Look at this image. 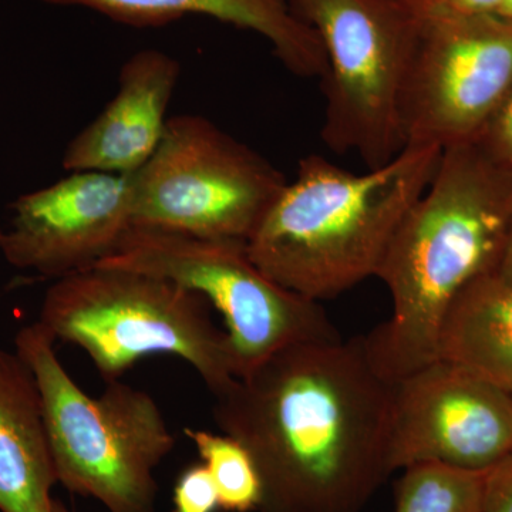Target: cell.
<instances>
[{
    "label": "cell",
    "mask_w": 512,
    "mask_h": 512,
    "mask_svg": "<svg viewBox=\"0 0 512 512\" xmlns=\"http://www.w3.org/2000/svg\"><path fill=\"white\" fill-rule=\"evenodd\" d=\"M396 383L366 335L289 346L214 394L261 481L258 512H362L394 473Z\"/></svg>",
    "instance_id": "1"
},
{
    "label": "cell",
    "mask_w": 512,
    "mask_h": 512,
    "mask_svg": "<svg viewBox=\"0 0 512 512\" xmlns=\"http://www.w3.org/2000/svg\"><path fill=\"white\" fill-rule=\"evenodd\" d=\"M511 218V168L476 140L444 148L377 272L393 312L366 340L387 379L397 383L439 359L448 309L471 282L497 272Z\"/></svg>",
    "instance_id": "2"
},
{
    "label": "cell",
    "mask_w": 512,
    "mask_h": 512,
    "mask_svg": "<svg viewBox=\"0 0 512 512\" xmlns=\"http://www.w3.org/2000/svg\"><path fill=\"white\" fill-rule=\"evenodd\" d=\"M436 146L410 144L390 163L350 173L318 154L303 157L247 241L276 284L320 302L377 276L407 212L440 163Z\"/></svg>",
    "instance_id": "3"
},
{
    "label": "cell",
    "mask_w": 512,
    "mask_h": 512,
    "mask_svg": "<svg viewBox=\"0 0 512 512\" xmlns=\"http://www.w3.org/2000/svg\"><path fill=\"white\" fill-rule=\"evenodd\" d=\"M55 343L37 320L15 339L35 377L57 483L109 512H154V473L175 446L156 400L120 379L89 396L64 370Z\"/></svg>",
    "instance_id": "4"
},
{
    "label": "cell",
    "mask_w": 512,
    "mask_h": 512,
    "mask_svg": "<svg viewBox=\"0 0 512 512\" xmlns=\"http://www.w3.org/2000/svg\"><path fill=\"white\" fill-rule=\"evenodd\" d=\"M210 302L168 279L93 266L49 286L37 322L79 346L104 382L119 380L138 360L183 359L212 396L235 379L227 332L212 322Z\"/></svg>",
    "instance_id": "5"
},
{
    "label": "cell",
    "mask_w": 512,
    "mask_h": 512,
    "mask_svg": "<svg viewBox=\"0 0 512 512\" xmlns=\"http://www.w3.org/2000/svg\"><path fill=\"white\" fill-rule=\"evenodd\" d=\"M318 35L328 73L322 138L338 154L356 153L367 170L399 156L400 99L420 13L416 0H288Z\"/></svg>",
    "instance_id": "6"
},
{
    "label": "cell",
    "mask_w": 512,
    "mask_h": 512,
    "mask_svg": "<svg viewBox=\"0 0 512 512\" xmlns=\"http://www.w3.org/2000/svg\"><path fill=\"white\" fill-rule=\"evenodd\" d=\"M96 266L160 276L204 296L225 320L235 377L289 346L342 338L319 302L276 284L244 241L131 228Z\"/></svg>",
    "instance_id": "7"
},
{
    "label": "cell",
    "mask_w": 512,
    "mask_h": 512,
    "mask_svg": "<svg viewBox=\"0 0 512 512\" xmlns=\"http://www.w3.org/2000/svg\"><path fill=\"white\" fill-rule=\"evenodd\" d=\"M286 183L212 121L174 116L153 156L131 174L133 228L247 242Z\"/></svg>",
    "instance_id": "8"
},
{
    "label": "cell",
    "mask_w": 512,
    "mask_h": 512,
    "mask_svg": "<svg viewBox=\"0 0 512 512\" xmlns=\"http://www.w3.org/2000/svg\"><path fill=\"white\" fill-rule=\"evenodd\" d=\"M400 99L404 146L477 140L512 89V22L427 9Z\"/></svg>",
    "instance_id": "9"
},
{
    "label": "cell",
    "mask_w": 512,
    "mask_h": 512,
    "mask_svg": "<svg viewBox=\"0 0 512 512\" xmlns=\"http://www.w3.org/2000/svg\"><path fill=\"white\" fill-rule=\"evenodd\" d=\"M512 451V393L437 359L396 383L393 470L441 463L485 471Z\"/></svg>",
    "instance_id": "10"
},
{
    "label": "cell",
    "mask_w": 512,
    "mask_h": 512,
    "mask_svg": "<svg viewBox=\"0 0 512 512\" xmlns=\"http://www.w3.org/2000/svg\"><path fill=\"white\" fill-rule=\"evenodd\" d=\"M0 251L22 271L59 279L114 254L133 228L131 174L77 171L20 195Z\"/></svg>",
    "instance_id": "11"
},
{
    "label": "cell",
    "mask_w": 512,
    "mask_h": 512,
    "mask_svg": "<svg viewBox=\"0 0 512 512\" xmlns=\"http://www.w3.org/2000/svg\"><path fill=\"white\" fill-rule=\"evenodd\" d=\"M180 74V63L160 50L131 56L121 67L116 96L70 141L63 167L72 173L140 170L164 136Z\"/></svg>",
    "instance_id": "12"
},
{
    "label": "cell",
    "mask_w": 512,
    "mask_h": 512,
    "mask_svg": "<svg viewBox=\"0 0 512 512\" xmlns=\"http://www.w3.org/2000/svg\"><path fill=\"white\" fill-rule=\"evenodd\" d=\"M55 6H79L107 18L158 28L188 15H204L264 36L289 72L303 79H325L328 60L311 26L293 15L288 0H42Z\"/></svg>",
    "instance_id": "13"
},
{
    "label": "cell",
    "mask_w": 512,
    "mask_h": 512,
    "mask_svg": "<svg viewBox=\"0 0 512 512\" xmlns=\"http://www.w3.org/2000/svg\"><path fill=\"white\" fill-rule=\"evenodd\" d=\"M56 484L35 377L0 348V512H55Z\"/></svg>",
    "instance_id": "14"
},
{
    "label": "cell",
    "mask_w": 512,
    "mask_h": 512,
    "mask_svg": "<svg viewBox=\"0 0 512 512\" xmlns=\"http://www.w3.org/2000/svg\"><path fill=\"white\" fill-rule=\"evenodd\" d=\"M439 359L512 393V282L491 272L457 296L441 325Z\"/></svg>",
    "instance_id": "15"
},
{
    "label": "cell",
    "mask_w": 512,
    "mask_h": 512,
    "mask_svg": "<svg viewBox=\"0 0 512 512\" xmlns=\"http://www.w3.org/2000/svg\"><path fill=\"white\" fill-rule=\"evenodd\" d=\"M485 471L441 463L403 468L394 512H483Z\"/></svg>",
    "instance_id": "16"
},
{
    "label": "cell",
    "mask_w": 512,
    "mask_h": 512,
    "mask_svg": "<svg viewBox=\"0 0 512 512\" xmlns=\"http://www.w3.org/2000/svg\"><path fill=\"white\" fill-rule=\"evenodd\" d=\"M184 433L194 443L202 464L211 474L220 498L221 510H258L261 481L247 448L227 434L195 429H185Z\"/></svg>",
    "instance_id": "17"
},
{
    "label": "cell",
    "mask_w": 512,
    "mask_h": 512,
    "mask_svg": "<svg viewBox=\"0 0 512 512\" xmlns=\"http://www.w3.org/2000/svg\"><path fill=\"white\" fill-rule=\"evenodd\" d=\"M218 508L220 498L207 467L201 463L184 470L175 483L171 512H215Z\"/></svg>",
    "instance_id": "18"
},
{
    "label": "cell",
    "mask_w": 512,
    "mask_h": 512,
    "mask_svg": "<svg viewBox=\"0 0 512 512\" xmlns=\"http://www.w3.org/2000/svg\"><path fill=\"white\" fill-rule=\"evenodd\" d=\"M476 141L495 161L512 170V89Z\"/></svg>",
    "instance_id": "19"
},
{
    "label": "cell",
    "mask_w": 512,
    "mask_h": 512,
    "mask_svg": "<svg viewBox=\"0 0 512 512\" xmlns=\"http://www.w3.org/2000/svg\"><path fill=\"white\" fill-rule=\"evenodd\" d=\"M483 512H512V451L485 470Z\"/></svg>",
    "instance_id": "20"
},
{
    "label": "cell",
    "mask_w": 512,
    "mask_h": 512,
    "mask_svg": "<svg viewBox=\"0 0 512 512\" xmlns=\"http://www.w3.org/2000/svg\"><path fill=\"white\" fill-rule=\"evenodd\" d=\"M427 9L454 15L481 16L497 15L501 0H417Z\"/></svg>",
    "instance_id": "21"
},
{
    "label": "cell",
    "mask_w": 512,
    "mask_h": 512,
    "mask_svg": "<svg viewBox=\"0 0 512 512\" xmlns=\"http://www.w3.org/2000/svg\"><path fill=\"white\" fill-rule=\"evenodd\" d=\"M497 275L504 279V281L512 282V218L507 244H505L503 258H501L500 266H498Z\"/></svg>",
    "instance_id": "22"
},
{
    "label": "cell",
    "mask_w": 512,
    "mask_h": 512,
    "mask_svg": "<svg viewBox=\"0 0 512 512\" xmlns=\"http://www.w3.org/2000/svg\"><path fill=\"white\" fill-rule=\"evenodd\" d=\"M497 16L511 20L512 22V0H501L497 10Z\"/></svg>",
    "instance_id": "23"
},
{
    "label": "cell",
    "mask_w": 512,
    "mask_h": 512,
    "mask_svg": "<svg viewBox=\"0 0 512 512\" xmlns=\"http://www.w3.org/2000/svg\"><path fill=\"white\" fill-rule=\"evenodd\" d=\"M55 512H72L60 500H55Z\"/></svg>",
    "instance_id": "24"
},
{
    "label": "cell",
    "mask_w": 512,
    "mask_h": 512,
    "mask_svg": "<svg viewBox=\"0 0 512 512\" xmlns=\"http://www.w3.org/2000/svg\"><path fill=\"white\" fill-rule=\"evenodd\" d=\"M2 235H3V232L0 231V241H2Z\"/></svg>",
    "instance_id": "25"
}]
</instances>
